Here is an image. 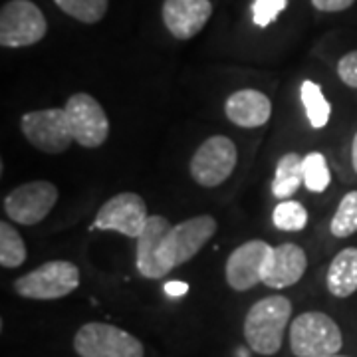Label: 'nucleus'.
I'll list each match as a JSON object with an SVG mask.
<instances>
[{
  "label": "nucleus",
  "mask_w": 357,
  "mask_h": 357,
  "mask_svg": "<svg viewBox=\"0 0 357 357\" xmlns=\"http://www.w3.org/2000/svg\"><path fill=\"white\" fill-rule=\"evenodd\" d=\"M292 318V302L284 296H268L258 300L244 318V337L258 356L278 354L284 333Z\"/></svg>",
  "instance_id": "nucleus-1"
},
{
  "label": "nucleus",
  "mask_w": 357,
  "mask_h": 357,
  "mask_svg": "<svg viewBox=\"0 0 357 357\" xmlns=\"http://www.w3.org/2000/svg\"><path fill=\"white\" fill-rule=\"evenodd\" d=\"M342 345L340 326L324 312H304L290 324V349L296 357L333 356Z\"/></svg>",
  "instance_id": "nucleus-2"
},
{
  "label": "nucleus",
  "mask_w": 357,
  "mask_h": 357,
  "mask_svg": "<svg viewBox=\"0 0 357 357\" xmlns=\"http://www.w3.org/2000/svg\"><path fill=\"white\" fill-rule=\"evenodd\" d=\"M79 286V268L70 260H50L16 278L14 292L28 300H60Z\"/></svg>",
  "instance_id": "nucleus-3"
},
{
  "label": "nucleus",
  "mask_w": 357,
  "mask_h": 357,
  "mask_svg": "<svg viewBox=\"0 0 357 357\" xmlns=\"http://www.w3.org/2000/svg\"><path fill=\"white\" fill-rule=\"evenodd\" d=\"M74 349L79 357L145 356V347L135 335L103 321H89L82 326L74 337Z\"/></svg>",
  "instance_id": "nucleus-4"
},
{
  "label": "nucleus",
  "mask_w": 357,
  "mask_h": 357,
  "mask_svg": "<svg viewBox=\"0 0 357 357\" xmlns=\"http://www.w3.org/2000/svg\"><path fill=\"white\" fill-rule=\"evenodd\" d=\"M173 225L161 215H151L137 238L135 266L143 278L159 280L175 268L171 252Z\"/></svg>",
  "instance_id": "nucleus-5"
},
{
  "label": "nucleus",
  "mask_w": 357,
  "mask_h": 357,
  "mask_svg": "<svg viewBox=\"0 0 357 357\" xmlns=\"http://www.w3.org/2000/svg\"><path fill=\"white\" fill-rule=\"evenodd\" d=\"M48 32V22L30 0H10L0 10V44L4 48L34 46Z\"/></svg>",
  "instance_id": "nucleus-6"
},
{
  "label": "nucleus",
  "mask_w": 357,
  "mask_h": 357,
  "mask_svg": "<svg viewBox=\"0 0 357 357\" xmlns=\"http://www.w3.org/2000/svg\"><path fill=\"white\" fill-rule=\"evenodd\" d=\"M20 129L28 143L44 153H64L74 141L68 114L60 107L24 114Z\"/></svg>",
  "instance_id": "nucleus-7"
},
{
  "label": "nucleus",
  "mask_w": 357,
  "mask_h": 357,
  "mask_svg": "<svg viewBox=\"0 0 357 357\" xmlns=\"http://www.w3.org/2000/svg\"><path fill=\"white\" fill-rule=\"evenodd\" d=\"M238 161L234 141L225 135H213L195 151L191 159V177L201 187H218L232 175Z\"/></svg>",
  "instance_id": "nucleus-8"
},
{
  "label": "nucleus",
  "mask_w": 357,
  "mask_h": 357,
  "mask_svg": "<svg viewBox=\"0 0 357 357\" xmlns=\"http://www.w3.org/2000/svg\"><path fill=\"white\" fill-rule=\"evenodd\" d=\"M58 203V189L50 181H30L4 197V213L10 220L32 227L50 215Z\"/></svg>",
  "instance_id": "nucleus-9"
},
{
  "label": "nucleus",
  "mask_w": 357,
  "mask_h": 357,
  "mask_svg": "<svg viewBox=\"0 0 357 357\" xmlns=\"http://www.w3.org/2000/svg\"><path fill=\"white\" fill-rule=\"evenodd\" d=\"M149 217L147 204L137 192H119L100 206L91 229L114 230L137 241Z\"/></svg>",
  "instance_id": "nucleus-10"
},
{
  "label": "nucleus",
  "mask_w": 357,
  "mask_h": 357,
  "mask_svg": "<svg viewBox=\"0 0 357 357\" xmlns=\"http://www.w3.org/2000/svg\"><path fill=\"white\" fill-rule=\"evenodd\" d=\"M64 109L77 145L96 149L105 143L109 135V119L96 98H91L89 93H74L66 102Z\"/></svg>",
  "instance_id": "nucleus-11"
},
{
  "label": "nucleus",
  "mask_w": 357,
  "mask_h": 357,
  "mask_svg": "<svg viewBox=\"0 0 357 357\" xmlns=\"http://www.w3.org/2000/svg\"><path fill=\"white\" fill-rule=\"evenodd\" d=\"M272 246L264 241H248L241 244L227 260L225 276L232 290L246 292L262 282L264 266Z\"/></svg>",
  "instance_id": "nucleus-12"
},
{
  "label": "nucleus",
  "mask_w": 357,
  "mask_h": 357,
  "mask_svg": "<svg viewBox=\"0 0 357 357\" xmlns=\"http://www.w3.org/2000/svg\"><path fill=\"white\" fill-rule=\"evenodd\" d=\"M307 268V256L302 246L292 243L272 246L268 255L262 284L268 288L282 290L298 284Z\"/></svg>",
  "instance_id": "nucleus-13"
},
{
  "label": "nucleus",
  "mask_w": 357,
  "mask_h": 357,
  "mask_svg": "<svg viewBox=\"0 0 357 357\" xmlns=\"http://www.w3.org/2000/svg\"><path fill=\"white\" fill-rule=\"evenodd\" d=\"M213 14L211 0H165L163 22L177 40H191L197 36Z\"/></svg>",
  "instance_id": "nucleus-14"
},
{
  "label": "nucleus",
  "mask_w": 357,
  "mask_h": 357,
  "mask_svg": "<svg viewBox=\"0 0 357 357\" xmlns=\"http://www.w3.org/2000/svg\"><path fill=\"white\" fill-rule=\"evenodd\" d=\"M217 232V220L211 215L192 217L175 225L171 230V252L175 268L189 262L192 256L199 255V250L208 243Z\"/></svg>",
  "instance_id": "nucleus-15"
},
{
  "label": "nucleus",
  "mask_w": 357,
  "mask_h": 357,
  "mask_svg": "<svg viewBox=\"0 0 357 357\" xmlns=\"http://www.w3.org/2000/svg\"><path fill=\"white\" fill-rule=\"evenodd\" d=\"M225 114L238 128H262L272 115V103L258 89H238L225 103Z\"/></svg>",
  "instance_id": "nucleus-16"
},
{
  "label": "nucleus",
  "mask_w": 357,
  "mask_h": 357,
  "mask_svg": "<svg viewBox=\"0 0 357 357\" xmlns=\"http://www.w3.org/2000/svg\"><path fill=\"white\" fill-rule=\"evenodd\" d=\"M328 292L335 298H349L357 292V248L349 246L337 252L326 276Z\"/></svg>",
  "instance_id": "nucleus-17"
},
{
  "label": "nucleus",
  "mask_w": 357,
  "mask_h": 357,
  "mask_svg": "<svg viewBox=\"0 0 357 357\" xmlns=\"http://www.w3.org/2000/svg\"><path fill=\"white\" fill-rule=\"evenodd\" d=\"M304 157L298 153H286L276 165L274 181H272V195L276 199L288 201L296 191L304 185Z\"/></svg>",
  "instance_id": "nucleus-18"
},
{
  "label": "nucleus",
  "mask_w": 357,
  "mask_h": 357,
  "mask_svg": "<svg viewBox=\"0 0 357 357\" xmlns=\"http://www.w3.org/2000/svg\"><path fill=\"white\" fill-rule=\"evenodd\" d=\"M300 98L304 103L310 126L314 129H321L328 126L330 121V114H332V105L326 100V96L321 93V88L314 82H304L300 88Z\"/></svg>",
  "instance_id": "nucleus-19"
},
{
  "label": "nucleus",
  "mask_w": 357,
  "mask_h": 357,
  "mask_svg": "<svg viewBox=\"0 0 357 357\" xmlns=\"http://www.w3.org/2000/svg\"><path fill=\"white\" fill-rule=\"evenodd\" d=\"M26 246L22 236L6 220L0 222V264L4 268H18L24 264Z\"/></svg>",
  "instance_id": "nucleus-20"
},
{
  "label": "nucleus",
  "mask_w": 357,
  "mask_h": 357,
  "mask_svg": "<svg viewBox=\"0 0 357 357\" xmlns=\"http://www.w3.org/2000/svg\"><path fill=\"white\" fill-rule=\"evenodd\" d=\"M54 4L84 24H96L107 13L109 0H54Z\"/></svg>",
  "instance_id": "nucleus-21"
},
{
  "label": "nucleus",
  "mask_w": 357,
  "mask_h": 357,
  "mask_svg": "<svg viewBox=\"0 0 357 357\" xmlns=\"http://www.w3.org/2000/svg\"><path fill=\"white\" fill-rule=\"evenodd\" d=\"M335 238H347L357 232V191H349L337 204V211L330 222Z\"/></svg>",
  "instance_id": "nucleus-22"
},
{
  "label": "nucleus",
  "mask_w": 357,
  "mask_h": 357,
  "mask_svg": "<svg viewBox=\"0 0 357 357\" xmlns=\"http://www.w3.org/2000/svg\"><path fill=\"white\" fill-rule=\"evenodd\" d=\"M272 222L274 227L286 232H300L306 229L307 211L306 206L298 201H282L276 204L272 213Z\"/></svg>",
  "instance_id": "nucleus-23"
},
{
  "label": "nucleus",
  "mask_w": 357,
  "mask_h": 357,
  "mask_svg": "<svg viewBox=\"0 0 357 357\" xmlns=\"http://www.w3.org/2000/svg\"><path fill=\"white\" fill-rule=\"evenodd\" d=\"M302 169H304V185H306L307 191L324 192L330 187L332 175H330L328 161L321 153H318V151L307 153L304 157Z\"/></svg>",
  "instance_id": "nucleus-24"
},
{
  "label": "nucleus",
  "mask_w": 357,
  "mask_h": 357,
  "mask_svg": "<svg viewBox=\"0 0 357 357\" xmlns=\"http://www.w3.org/2000/svg\"><path fill=\"white\" fill-rule=\"evenodd\" d=\"M288 0H255L252 2V22L258 28H266L270 26L278 14L286 10Z\"/></svg>",
  "instance_id": "nucleus-25"
},
{
  "label": "nucleus",
  "mask_w": 357,
  "mask_h": 357,
  "mask_svg": "<svg viewBox=\"0 0 357 357\" xmlns=\"http://www.w3.org/2000/svg\"><path fill=\"white\" fill-rule=\"evenodd\" d=\"M337 76L347 88L357 89V50L347 52L337 62Z\"/></svg>",
  "instance_id": "nucleus-26"
},
{
  "label": "nucleus",
  "mask_w": 357,
  "mask_h": 357,
  "mask_svg": "<svg viewBox=\"0 0 357 357\" xmlns=\"http://www.w3.org/2000/svg\"><path fill=\"white\" fill-rule=\"evenodd\" d=\"M356 0H312V4L321 13H342L354 6Z\"/></svg>",
  "instance_id": "nucleus-27"
},
{
  "label": "nucleus",
  "mask_w": 357,
  "mask_h": 357,
  "mask_svg": "<svg viewBox=\"0 0 357 357\" xmlns=\"http://www.w3.org/2000/svg\"><path fill=\"white\" fill-rule=\"evenodd\" d=\"M187 290H189V286L185 284V282H167L165 286V292L169 294V296H173V298H178V296H185L187 294Z\"/></svg>",
  "instance_id": "nucleus-28"
},
{
  "label": "nucleus",
  "mask_w": 357,
  "mask_h": 357,
  "mask_svg": "<svg viewBox=\"0 0 357 357\" xmlns=\"http://www.w3.org/2000/svg\"><path fill=\"white\" fill-rule=\"evenodd\" d=\"M351 163H354V169L357 173V133L354 135V143H351Z\"/></svg>",
  "instance_id": "nucleus-29"
},
{
  "label": "nucleus",
  "mask_w": 357,
  "mask_h": 357,
  "mask_svg": "<svg viewBox=\"0 0 357 357\" xmlns=\"http://www.w3.org/2000/svg\"><path fill=\"white\" fill-rule=\"evenodd\" d=\"M321 357H347V356H340V354H333V356H321Z\"/></svg>",
  "instance_id": "nucleus-30"
}]
</instances>
